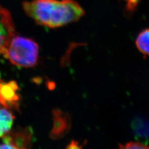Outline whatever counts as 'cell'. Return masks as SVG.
Masks as SVG:
<instances>
[{"mask_svg": "<svg viewBox=\"0 0 149 149\" xmlns=\"http://www.w3.org/2000/svg\"><path fill=\"white\" fill-rule=\"evenodd\" d=\"M3 55L14 65L32 68L37 64L39 46L31 39L15 36L11 39Z\"/></svg>", "mask_w": 149, "mask_h": 149, "instance_id": "2", "label": "cell"}, {"mask_svg": "<svg viewBox=\"0 0 149 149\" xmlns=\"http://www.w3.org/2000/svg\"><path fill=\"white\" fill-rule=\"evenodd\" d=\"M2 138L0 149H27L32 145V130L26 128L10 131Z\"/></svg>", "mask_w": 149, "mask_h": 149, "instance_id": "3", "label": "cell"}, {"mask_svg": "<svg viewBox=\"0 0 149 149\" xmlns=\"http://www.w3.org/2000/svg\"><path fill=\"white\" fill-rule=\"evenodd\" d=\"M14 119V116L8 109L0 106V139L11 131Z\"/></svg>", "mask_w": 149, "mask_h": 149, "instance_id": "6", "label": "cell"}, {"mask_svg": "<svg viewBox=\"0 0 149 149\" xmlns=\"http://www.w3.org/2000/svg\"><path fill=\"white\" fill-rule=\"evenodd\" d=\"M127 8L129 11H133L135 7L138 5V0H127Z\"/></svg>", "mask_w": 149, "mask_h": 149, "instance_id": "10", "label": "cell"}, {"mask_svg": "<svg viewBox=\"0 0 149 149\" xmlns=\"http://www.w3.org/2000/svg\"><path fill=\"white\" fill-rule=\"evenodd\" d=\"M135 45L139 52L145 56H149V28L143 30L139 34Z\"/></svg>", "mask_w": 149, "mask_h": 149, "instance_id": "8", "label": "cell"}, {"mask_svg": "<svg viewBox=\"0 0 149 149\" xmlns=\"http://www.w3.org/2000/svg\"><path fill=\"white\" fill-rule=\"evenodd\" d=\"M19 101V87L16 82L0 80V105L8 109H18Z\"/></svg>", "mask_w": 149, "mask_h": 149, "instance_id": "5", "label": "cell"}, {"mask_svg": "<svg viewBox=\"0 0 149 149\" xmlns=\"http://www.w3.org/2000/svg\"><path fill=\"white\" fill-rule=\"evenodd\" d=\"M68 118L64 116L62 112L58 111L55 113L54 119V128L53 129V136L54 137L59 138L64 133L66 132L68 129Z\"/></svg>", "mask_w": 149, "mask_h": 149, "instance_id": "7", "label": "cell"}, {"mask_svg": "<svg viewBox=\"0 0 149 149\" xmlns=\"http://www.w3.org/2000/svg\"><path fill=\"white\" fill-rule=\"evenodd\" d=\"M0 77H1V74H0Z\"/></svg>", "mask_w": 149, "mask_h": 149, "instance_id": "11", "label": "cell"}, {"mask_svg": "<svg viewBox=\"0 0 149 149\" xmlns=\"http://www.w3.org/2000/svg\"><path fill=\"white\" fill-rule=\"evenodd\" d=\"M120 149H149V146L146 144L139 142V141H130L124 145H119Z\"/></svg>", "mask_w": 149, "mask_h": 149, "instance_id": "9", "label": "cell"}, {"mask_svg": "<svg viewBox=\"0 0 149 149\" xmlns=\"http://www.w3.org/2000/svg\"><path fill=\"white\" fill-rule=\"evenodd\" d=\"M22 6L25 13L37 24L50 28L77 21L85 14L75 0H31Z\"/></svg>", "mask_w": 149, "mask_h": 149, "instance_id": "1", "label": "cell"}, {"mask_svg": "<svg viewBox=\"0 0 149 149\" xmlns=\"http://www.w3.org/2000/svg\"><path fill=\"white\" fill-rule=\"evenodd\" d=\"M15 36V27L10 12L0 5V55L4 54L11 39Z\"/></svg>", "mask_w": 149, "mask_h": 149, "instance_id": "4", "label": "cell"}]
</instances>
